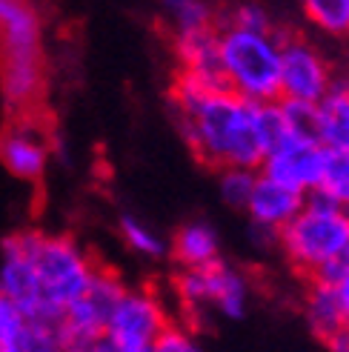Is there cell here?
<instances>
[{"mask_svg":"<svg viewBox=\"0 0 349 352\" xmlns=\"http://www.w3.org/2000/svg\"><path fill=\"white\" fill-rule=\"evenodd\" d=\"M304 198L306 195H301V192H295V189H289L284 184L272 181L269 175L258 172L252 195H249L247 206H243V212L252 218L255 226H264V230L278 232L304 206Z\"/></svg>","mask_w":349,"mask_h":352,"instance_id":"13","label":"cell"},{"mask_svg":"<svg viewBox=\"0 0 349 352\" xmlns=\"http://www.w3.org/2000/svg\"><path fill=\"white\" fill-rule=\"evenodd\" d=\"M43 17L32 0H0V98L6 115H26L41 100Z\"/></svg>","mask_w":349,"mask_h":352,"instance_id":"3","label":"cell"},{"mask_svg":"<svg viewBox=\"0 0 349 352\" xmlns=\"http://www.w3.org/2000/svg\"><path fill=\"white\" fill-rule=\"evenodd\" d=\"M324 155H326V146L321 140L286 138L284 144H278L275 149L264 155L258 172L269 175L272 181L301 192V195H312L321 181Z\"/></svg>","mask_w":349,"mask_h":352,"instance_id":"10","label":"cell"},{"mask_svg":"<svg viewBox=\"0 0 349 352\" xmlns=\"http://www.w3.org/2000/svg\"><path fill=\"white\" fill-rule=\"evenodd\" d=\"M335 75L326 58L309 41L289 34L281 41V98L295 100H318Z\"/></svg>","mask_w":349,"mask_h":352,"instance_id":"9","label":"cell"},{"mask_svg":"<svg viewBox=\"0 0 349 352\" xmlns=\"http://www.w3.org/2000/svg\"><path fill=\"white\" fill-rule=\"evenodd\" d=\"M126 292L124 280H120L112 270L106 267H95L92 278L86 280L83 292L66 307L63 318H60V349L66 352H92L100 349L103 338V327H106L109 315L115 304L120 301V295Z\"/></svg>","mask_w":349,"mask_h":352,"instance_id":"6","label":"cell"},{"mask_svg":"<svg viewBox=\"0 0 349 352\" xmlns=\"http://www.w3.org/2000/svg\"><path fill=\"white\" fill-rule=\"evenodd\" d=\"M172 255L181 263V270L189 267H206L221 258V241L218 232L203 221H192L181 226L178 235L172 241Z\"/></svg>","mask_w":349,"mask_h":352,"instance_id":"17","label":"cell"},{"mask_svg":"<svg viewBox=\"0 0 349 352\" xmlns=\"http://www.w3.org/2000/svg\"><path fill=\"white\" fill-rule=\"evenodd\" d=\"M178 126L189 149L206 166L260 169L264 144L258 138V103L232 92L221 78L181 69L172 86Z\"/></svg>","mask_w":349,"mask_h":352,"instance_id":"2","label":"cell"},{"mask_svg":"<svg viewBox=\"0 0 349 352\" xmlns=\"http://www.w3.org/2000/svg\"><path fill=\"white\" fill-rule=\"evenodd\" d=\"M275 241L292 270L309 278L324 263L349 258V215L344 206L312 192L298 212L278 230Z\"/></svg>","mask_w":349,"mask_h":352,"instance_id":"5","label":"cell"},{"mask_svg":"<svg viewBox=\"0 0 349 352\" xmlns=\"http://www.w3.org/2000/svg\"><path fill=\"white\" fill-rule=\"evenodd\" d=\"M223 23L240 26V29H255V32H272L275 29V21L258 0H238V3L226 12Z\"/></svg>","mask_w":349,"mask_h":352,"instance_id":"25","label":"cell"},{"mask_svg":"<svg viewBox=\"0 0 349 352\" xmlns=\"http://www.w3.org/2000/svg\"><path fill=\"white\" fill-rule=\"evenodd\" d=\"M164 14L172 21V29H192L203 23H215V12L209 6V0H161Z\"/></svg>","mask_w":349,"mask_h":352,"instance_id":"22","label":"cell"},{"mask_svg":"<svg viewBox=\"0 0 349 352\" xmlns=\"http://www.w3.org/2000/svg\"><path fill=\"white\" fill-rule=\"evenodd\" d=\"M335 292H338L341 307H344V327L349 329V267H346L344 275L335 280Z\"/></svg>","mask_w":349,"mask_h":352,"instance_id":"27","label":"cell"},{"mask_svg":"<svg viewBox=\"0 0 349 352\" xmlns=\"http://www.w3.org/2000/svg\"><path fill=\"white\" fill-rule=\"evenodd\" d=\"M301 6L312 26L333 38H349V0H301Z\"/></svg>","mask_w":349,"mask_h":352,"instance_id":"19","label":"cell"},{"mask_svg":"<svg viewBox=\"0 0 349 352\" xmlns=\"http://www.w3.org/2000/svg\"><path fill=\"white\" fill-rule=\"evenodd\" d=\"M324 346H329L333 352H349V329L341 327L335 336H329V338L324 341Z\"/></svg>","mask_w":349,"mask_h":352,"instance_id":"28","label":"cell"},{"mask_svg":"<svg viewBox=\"0 0 349 352\" xmlns=\"http://www.w3.org/2000/svg\"><path fill=\"white\" fill-rule=\"evenodd\" d=\"M95 267L72 235L23 230L0 241V289L41 327H60L66 307L83 292Z\"/></svg>","mask_w":349,"mask_h":352,"instance_id":"1","label":"cell"},{"mask_svg":"<svg viewBox=\"0 0 349 352\" xmlns=\"http://www.w3.org/2000/svg\"><path fill=\"white\" fill-rule=\"evenodd\" d=\"M315 103L321 120V144L349 149V80H333V86Z\"/></svg>","mask_w":349,"mask_h":352,"instance_id":"16","label":"cell"},{"mask_svg":"<svg viewBox=\"0 0 349 352\" xmlns=\"http://www.w3.org/2000/svg\"><path fill=\"white\" fill-rule=\"evenodd\" d=\"M286 32H255L221 23L218 60L223 83L255 103L281 98V41Z\"/></svg>","mask_w":349,"mask_h":352,"instance_id":"4","label":"cell"},{"mask_svg":"<svg viewBox=\"0 0 349 352\" xmlns=\"http://www.w3.org/2000/svg\"><path fill=\"white\" fill-rule=\"evenodd\" d=\"M221 172V198L226 206L232 209H243L252 195V186L258 178V169H247V166H223Z\"/></svg>","mask_w":349,"mask_h":352,"instance_id":"23","label":"cell"},{"mask_svg":"<svg viewBox=\"0 0 349 352\" xmlns=\"http://www.w3.org/2000/svg\"><path fill=\"white\" fill-rule=\"evenodd\" d=\"M174 292L186 309H215L223 318H243L249 304V284L243 272L221 258L206 267L181 270L174 278Z\"/></svg>","mask_w":349,"mask_h":352,"instance_id":"7","label":"cell"},{"mask_svg":"<svg viewBox=\"0 0 349 352\" xmlns=\"http://www.w3.org/2000/svg\"><path fill=\"white\" fill-rule=\"evenodd\" d=\"M192 349H198L195 346V336L186 332L183 327L172 324V321L161 329L158 341H155V352H192Z\"/></svg>","mask_w":349,"mask_h":352,"instance_id":"26","label":"cell"},{"mask_svg":"<svg viewBox=\"0 0 349 352\" xmlns=\"http://www.w3.org/2000/svg\"><path fill=\"white\" fill-rule=\"evenodd\" d=\"M304 315H306L312 336H315L321 344L329 336H335V332L344 327V307H341V298L335 292V284H326V280H318V278H306Z\"/></svg>","mask_w":349,"mask_h":352,"instance_id":"15","label":"cell"},{"mask_svg":"<svg viewBox=\"0 0 349 352\" xmlns=\"http://www.w3.org/2000/svg\"><path fill=\"white\" fill-rule=\"evenodd\" d=\"M284 112V123L289 138H306L321 140V120H318V103L315 100H295V98H278Z\"/></svg>","mask_w":349,"mask_h":352,"instance_id":"20","label":"cell"},{"mask_svg":"<svg viewBox=\"0 0 349 352\" xmlns=\"http://www.w3.org/2000/svg\"><path fill=\"white\" fill-rule=\"evenodd\" d=\"M255 123H258V138H260V144H264V155L289 138L286 123H284V112H281V103H278V100L258 103Z\"/></svg>","mask_w":349,"mask_h":352,"instance_id":"24","label":"cell"},{"mask_svg":"<svg viewBox=\"0 0 349 352\" xmlns=\"http://www.w3.org/2000/svg\"><path fill=\"white\" fill-rule=\"evenodd\" d=\"M218 23H203L174 32V55L186 72L206 75V78H221V60H218Z\"/></svg>","mask_w":349,"mask_h":352,"instance_id":"14","label":"cell"},{"mask_svg":"<svg viewBox=\"0 0 349 352\" xmlns=\"http://www.w3.org/2000/svg\"><path fill=\"white\" fill-rule=\"evenodd\" d=\"M0 352H60L58 329L32 324L3 289H0Z\"/></svg>","mask_w":349,"mask_h":352,"instance_id":"12","label":"cell"},{"mask_svg":"<svg viewBox=\"0 0 349 352\" xmlns=\"http://www.w3.org/2000/svg\"><path fill=\"white\" fill-rule=\"evenodd\" d=\"M344 212H346V215H349V201H346V204H344Z\"/></svg>","mask_w":349,"mask_h":352,"instance_id":"29","label":"cell"},{"mask_svg":"<svg viewBox=\"0 0 349 352\" xmlns=\"http://www.w3.org/2000/svg\"><path fill=\"white\" fill-rule=\"evenodd\" d=\"M0 164L21 181H41L49 166V140L38 123L26 115H14L9 129L0 135Z\"/></svg>","mask_w":349,"mask_h":352,"instance_id":"11","label":"cell"},{"mask_svg":"<svg viewBox=\"0 0 349 352\" xmlns=\"http://www.w3.org/2000/svg\"><path fill=\"white\" fill-rule=\"evenodd\" d=\"M120 235H124V241L132 252L144 255V258H164V252H166L164 238L135 215L120 218Z\"/></svg>","mask_w":349,"mask_h":352,"instance_id":"21","label":"cell"},{"mask_svg":"<svg viewBox=\"0 0 349 352\" xmlns=\"http://www.w3.org/2000/svg\"><path fill=\"white\" fill-rule=\"evenodd\" d=\"M315 195L333 201L338 206L349 201V149L346 146H326Z\"/></svg>","mask_w":349,"mask_h":352,"instance_id":"18","label":"cell"},{"mask_svg":"<svg viewBox=\"0 0 349 352\" xmlns=\"http://www.w3.org/2000/svg\"><path fill=\"white\" fill-rule=\"evenodd\" d=\"M169 324L166 307L152 289H126L103 327L100 349L109 352H155L161 329Z\"/></svg>","mask_w":349,"mask_h":352,"instance_id":"8","label":"cell"}]
</instances>
